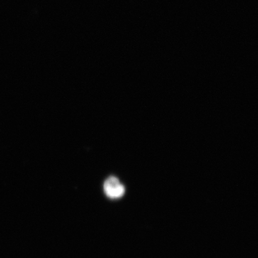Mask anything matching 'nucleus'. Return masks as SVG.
Listing matches in <instances>:
<instances>
[{"mask_svg":"<svg viewBox=\"0 0 258 258\" xmlns=\"http://www.w3.org/2000/svg\"><path fill=\"white\" fill-rule=\"evenodd\" d=\"M103 189L106 196L112 200L119 199L125 194V186L115 176H110L103 184Z\"/></svg>","mask_w":258,"mask_h":258,"instance_id":"obj_1","label":"nucleus"}]
</instances>
